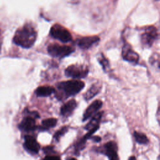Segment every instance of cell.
<instances>
[{
    "label": "cell",
    "mask_w": 160,
    "mask_h": 160,
    "mask_svg": "<svg viewBox=\"0 0 160 160\" xmlns=\"http://www.w3.org/2000/svg\"><path fill=\"white\" fill-rule=\"evenodd\" d=\"M37 38V32L31 24L27 23L19 28L16 32L14 42L24 48H30L34 44Z\"/></svg>",
    "instance_id": "obj_1"
},
{
    "label": "cell",
    "mask_w": 160,
    "mask_h": 160,
    "mask_svg": "<svg viewBox=\"0 0 160 160\" xmlns=\"http://www.w3.org/2000/svg\"><path fill=\"white\" fill-rule=\"evenodd\" d=\"M84 87V82L79 80H69L61 82L58 85V98L62 99L74 96L80 92Z\"/></svg>",
    "instance_id": "obj_2"
},
{
    "label": "cell",
    "mask_w": 160,
    "mask_h": 160,
    "mask_svg": "<svg viewBox=\"0 0 160 160\" xmlns=\"http://www.w3.org/2000/svg\"><path fill=\"white\" fill-rule=\"evenodd\" d=\"M50 35L62 42H68L72 40V36L70 32L59 24H55L51 27Z\"/></svg>",
    "instance_id": "obj_3"
},
{
    "label": "cell",
    "mask_w": 160,
    "mask_h": 160,
    "mask_svg": "<svg viewBox=\"0 0 160 160\" xmlns=\"http://www.w3.org/2000/svg\"><path fill=\"white\" fill-rule=\"evenodd\" d=\"M48 51L51 56L62 58L73 52L74 49L69 46L60 45L59 44H50L48 46Z\"/></svg>",
    "instance_id": "obj_4"
},
{
    "label": "cell",
    "mask_w": 160,
    "mask_h": 160,
    "mask_svg": "<svg viewBox=\"0 0 160 160\" xmlns=\"http://www.w3.org/2000/svg\"><path fill=\"white\" fill-rule=\"evenodd\" d=\"M88 68L80 64L70 65L65 69L66 75L74 79L84 78L88 75Z\"/></svg>",
    "instance_id": "obj_5"
},
{
    "label": "cell",
    "mask_w": 160,
    "mask_h": 160,
    "mask_svg": "<svg viewBox=\"0 0 160 160\" xmlns=\"http://www.w3.org/2000/svg\"><path fill=\"white\" fill-rule=\"evenodd\" d=\"M157 37V29L154 26H148L141 35V41L145 47H151Z\"/></svg>",
    "instance_id": "obj_6"
},
{
    "label": "cell",
    "mask_w": 160,
    "mask_h": 160,
    "mask_svg": "<svg viewBox=\"0 0 160 160\" xmlns=\"http://www.w3.org/2000/svg\"><path fill=\"white\" fill-rule=\"evenodd\" d=\"M122 56L123 59L129 62L137 64L139 61V55L132 50L128 44H124L122 49Z\"/></svg>",
    "instance_id": "obj_7"
},
{
    "label": "cell",
    "mask_w": 160,
    "mask_h": 160,
    "mask_svg": "<svg viewBox=\"0 0 160 160\" xmlns=\"http://www.w3.org/2000/svg\"><path fill=\"white\" fill-rule=\"evenodd\" d=\"M117 150L116 143L114 141H109L104 145L102 152L106 154L109 160H119Z\"/></svg>",
    "instance_id": "obj_8"
},
{
    "label": "cell",
    "mask_w": 160,
    "mask_h": 160,
    "mask_svg": "<svg viewBox=\"0 0 160 160\" xmlns=\"http://www.w3.org/2000/svg\"><path fill=\"white\" fill-rule=\"evenodd\" d=\"M102 102L101 100H95L93 101L86 109L83 114L82 121H86L88 119L91 118L92 116H94V114H96L97 111L102 107Z\"/></svg>",
    "instance_id": "obj_9"
},
{
    "label": "cell",
    "mask_w": 160,
    "mask_h": 160,
    "mask_svg": "<svg viewBox=\"0 0 160 160\" xmlns=\"http://www.w3.org/2000/svg\"><path fill=\"white\" fill-rule=\"evenodd\" d=\"M24 148L30 152L36 154L39 151L40 146L33 137L31 136H26L24 137Z\"/></svg>",
    "instance_id": "obj_10"
},
{
    "label": "cell",
    "mask_w": 160,
    "mask_h": 160,
    "mask_svg": "<svg viewBox=\"0 0 160 160\" xmlns=\"http://www.w3.org/2000/svg\"><path fill=\"white\" fill-rule=\"evenodd\" d=\"M99 41V38L96 36L83 37L78 39L77 44L80 48L86 49L91 47L94 44L97 43Z\"/></svg>",
    "instance_id": "obj_11"
},
{
    "label": "cell",
    "mask_w": 160,
    "mask_h": 160,
    "mask_svg": "<svg viewBox=\"0 0 160 160\" xmlns=\"http://www.w3.org/2000/svg\"><path fill=\"white\" fill-rule=\"evenodd\" d=\"M19 128L25 131H33L36 128V122L34 119L31 116L24 118L19 124Z\"/></svg>",
    "instance_id": "obj_12"
},
{
    "label": "cell",
    "mask_w": 160,
    "mask_h": 160,
    "mask_svg": "<svg viewBox=\"0 0 160 160\" xmlns=\"http://www.w3.org/2000/svg\"><path fill=\"white\" fill-rule=\"evenodd\" d=\"M76 106L77 103L74 99H71L68 101L61 108V114L63 116H68L71 115Z\"/></svg>",
    "instance_id": "obj_13"
},
{
    "label": "cell",
    "mask_w": 160,
    "mask_h": 160,
    "mask_svg": "<svg viewBox=\"0 0 160 160\" xmlns=\"http://www.w3.org/2000/svg\"><path fill=\"white\" fill-rule=\"evenodd\" d=\"M55 91V89L51 86H43L38 88L35 91V93L39 97H47L54 93Z\"/></svg>",
    "instance_id": "obj_14"
},
{
    "label": "cell",
    "mask_w": 160,
    "mask_h": 160,
    "mask_svg": "<svg viewBox=\"0 0 160 160\" xmlns=\"http://www.w3.org/2000/svg\"><path fill=\"white\" fill-rule=\"evenodd\" d=\"M101 89V86L99 83L94 84L84 94V98L87 101L92 99L98 93H99Z\"/></svg>",
    "instance_id": "obj_15"
},
{
    "label": "cell",
    "mask_w": 160,
    "mask_h": 160,
    "mask_svg": "<svg viewBox=\"0 0 160 160\" xmlns=\"http://www.w3.org/2000/svg\"><path fill=\"white\" fill-rule=\"evenodd\" d=\"M102 115V112H97L96 114H95L93 116L91 120L86 124L85 129L86 130H88V131H89L91 130L92 129L99 126V123L101 119Z\"/></svg>",
    "instance_id": "obj_16"
},
{
    "label": "cell",
    "mask_w": 160,
    "mask_h": 160,
    "mask_svg": "<svg viewBox=\"0 0 160 160\" xmlns=\"http://www.w3.org/2000/svg\"><path fill=\"white\" fill-rule=\"evenodd\" d=\"M135 140L137 142L141 144H147L149 142V139L146 135L142 132L134 131L133 133Z\"/></svg>",
    "instance_id": "obj_17"
},
{
    "label": "cell",
    "mask_w": 160,
    "mask_h": 160,
    "mask_svg": "<svg viewBox=\"0 0 160 160\" xmlns=\"http://www.w3.org/2000/svg\"><path fill=\"white\" fill-rule=\"evenodd\" d=\"M57 123V119L56 118H48L42 121V126L45 129L51 128L54 127Z\"/></svg>",
    "instance_id": "obj_18"
},
{
    "label": "cell",
    "mask_w": 160,
    "mask_h": 160,
    "mask_svg": "<svg viewBox=\"0 0 160 160\" xmlns=\"http://www.w3.org/2000/svg\"><path fill=\"white\" fill-rule=\"evenodd\" d=\"M68 131V128L67 126H64L62 127L61 129H60L58 131H57L55 134H54V138L56 140H58L63 134H64Z\"/></svg>",
    "instance_id": "obj_19"
},
{
    "label": "cell",
    "mask_w": 160,
    "mask_h": 160,
    "mask_svg": "<svg viewBox=\"0 0 160 160\" xmlns=\"http://www.w3.org/2000/svg\"><path fill=\"white\" fill-rule=\"evenodd\" d=\"M99 63L102 65V66L104 70H106L107 68H108V67H109L108 61L106 59V58L102 54H101V56L99 57Z\"/></svg>",
    "instance_id": "obj_20"
},
{
    "label": "cell",
    "mask_w": 160,
    "mask_h": 160,
    "mask_svg": "<svg viewBox=\"0 0 160 160\" xmlns=\"http://www.w3.org/2000/svg\"><path fill=\"white\" fill-rule=\"evenodd\" d=\"M43 160H61L60 158L57 156H47Z\"/></svg>",
    "instance_id": "obj_21"
},
{
    "label": "cell",
    "mask_w": 160,
    "mask_h": 160,
    "mask_svg": "<svg viewBox=\"0 0 160 160\" xmlns=\"http://www.w3.org/2000/svg\"><path fill=\"white\" fill-rule=\"evenodd\" d=\"M156 119H157V121L160 124V103L159 104V106H158V110H157V112H156Z\"/></svg>",
    "instance_id": "obj_22"
},
{
    "label": "cell",
    "mask_w": 160,
    "mask_h": 160,
    "mask_svg": "<svg viewBox=\"0 0 160 160\" xmlns=\"http://www.w3.org/2000/svg\"><path fill=\"white\" fill-rule=\"evenodd\" d=\"M93 139H94L95 141L98 142V141H101V138H99L98 136H95V137H93Z\"/></svg>",
    "instance_id": "obj_23"
},
{
    "label": "cell",
    "mask_w": 160,
    "mask_h": 160,
    "mask_svg": "<svg viewBox=\"0 0 160 160\" xmlns=\"http://www.w3.org/2000/svg\"><path fill=\"white\" fill-rule=\"evenodd\" d=\"M128 160H136V158H135L134 156H131V157L128 159Z\"/></svg>",
    "instance_id": "obj_24"
},
{
    "label": "cell",
    "mask_w": 160,
    "mask_h": 160,
    "mask_svg": "<svg viewBox=\"0 0 160 160\" xmlns=\"http://www.w3.org/2000/svg\"><path fill=\"white\" fill-rule=\"evenodd\" d=\"M158 67L160 68V61L158 62Z\"/></svg>",
    "instance_id": "obj_25"
},
{
    "label": "cell",
    "mask_w": 160,
    "mask_h": 160,
    "mask_svg": "<svg viewBox=\"0 0 160 160\" xmlns=\"http://www.w3.org/2000/svg\"><path fill=\"white\" fill-rule=\"evenodd\" d=\"M69 160H77V159H74V158H71V159H69Z\"/></svg>",
    "instance_id": "obj_26"
}]
</instances>
